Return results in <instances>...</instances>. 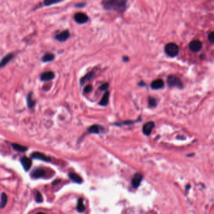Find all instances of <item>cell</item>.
Returning <instances> with one entry per match:
<instances>
[{
	"label": "cell",
	"mask_w": 214,
	"mask_h": 214,
	"mask_svg": "<svg viewBox=\"0 0 214 214\" xmlns=\"http://www.w3.org/2000/svg\"><path fill=\"white\" fill-rule=\"evenodd\" d=\"M102 6L106 10L114 11L118 13L125 12L127 1L125 0H104L101 3Z\"/></svg>",
	"instance_id": "6da1fadb"
},
{
	"label": "cell",
	"mask_w": 214,
	"mask_h": 214,
	"mask_svg": "<svg viewBox=\"0 0 214 214\" xmlns=\"http://www.w3.org/2000/svg\"><path fill=\"white\" fill-rule=\"evenodd\" d=\"M165 53L171 57H175L179 54V48L174 43H169L166 45L165 47Z\"/></svg>",
	"instance_id": "7a4b0ae2"
},
{
	"label": "cell",
	"mask_w": 214,
	"mask_h": 214,
	"mask_svg": "<svg viewBox=\"0 0 214 214\" xmlns=\"http://www.w3.org/2000/svg\"><path fill=\"white\" fill-rule=\"evenodd\" d=\"M167 83L170 87H177L182 89L183 84L181 81L175 75H170L167 78Z\"/></svg>",
	"instance_id": "3957f363"
},
{
	"label": "cell",
	"mask_w": 214,
	"mask_h": 214,
	"mask_svg": "<svg viewBox=\"0 0 214 214\" xmlns=\"http://www.w3.org/2000/svg\"><path fill=\"white\" fill-rule=\"evenodd\" d=\"M75 22L78 24H84L89 21L87 15L83 13H77L74 17Z\"/></svg>",
	"instance_id": "277c9868"
},
{
	"label": "cell",
	"mask_w": 214,
	"mask_h": 214,
	"mask_svg": "<svg viewBox=\"0 0 214 214\" xmlns=\"http://www.w3.org/2000/svg\"><path fill=\"white\" fill-rule=\"evenodd\" d=\"M70 35L69 31L68 30H66L56 35L55 39L60 42H64L70 38Z\"/></svg>",
	"instance_id": "5b68a950"
},
{
	"label": "cell",
	"mask_w": 214,
	"mask_h": 214,
	"mask_svg": "<svg viewBox=\"0 0 214 214\" xmlns=\"http://www.w3.org/2000/svg\"><path fill=\"white\" fill-rule=\"evenodd\" d=\"M189 48L193 52H197L202 48V43L199 40H193L189 44Z\"/></svg>",
	"instance_id": "8992f818"
},
{
	"label": "cell",
	"mask_w": 214,
	"mask_h": 214,
	"mask_svg": "<svg viewBox=\"0 0 214 214\" xmlns=\"http://www.w3.org/2000/svg\"><path fill=\"white\" fill-rule=\"evenodd\" d=\"M55 78V74L52 71H47L45 72L40 75V80L43 82H48V81L52 80Z\"/></svg>",
	"instance_id": "52a82bcc"
},
{
	"label": "cell",
	"mask_w": 214,
	"mask_h": 214,
	"mask_svg": "<svg viewBox=\"0 0 214 214\" xmlns=\"http://www.w3.org/2000/svg\"><path fill=\"white\" fill-rule=\"evenodd\" d=\"M104 131V128L101 125L99 124H94L90 126L87 129V131L91 134H98L100 133L101 132Z\"/></svg>",
	"instance_id": "ba28073f"
},
{
	"label": "cell",
	"mask_w": 214,
	"mask_h": 214,
	"mask_svg": "<svg viewBox=\"0 0 214 214\" xmlns=\"http://www.w3.org/2000/svg\"><path fill=\"white\" fill-rule=\"evenodd\" d=\"M142 180V175L140 173H137L134 175L132 179V186L134 188H137L140 185V183Z\"/></svg>",
	"instance_id": "9c48e42d"
},
{
	"label": "cell",
	"mask_w": 214,
	"mask_h": 214,
	"mask_svg": "<svg viewBox=\"0 0 214 214\" xmlns=\"http://www.w3.org/2000/svg\"><path fill=\"white\" fill-rule=\"evenodd\" d=\"M31 157H32V158L44 161H50V159L48 156H47L45 155L42 153L37 152V151L33 152V153L31 155Z\"/></svg>",
	"instance_id": "30bf717a"
},
{
	"label": "cell",
	"mask_w": 214,
	"mask_h": 214,
	"mask_svg": "<svg viewBox=\"0 0 214 214\" xmlns=\"http://www.w3.org/2000/svg\"><path fill=\"white\" fill-rule=\"evenodd\" d=\"M20 161H21V163L25 171H28L30 168H31L32 165V161L30 158H28V157H22Z\"/></svg>",
	"instance_id": "8fae6325"
},
{
	"label": "cell",
	"mask_w": 214,
	"mask_h": 214,
	"mask_svg": "<svg viewBox=\"0 0 214 214\" xmlns=\"http://www.w3.org/2000/svg\"><path fill=\"white\" fill-rule=\"evenodd\" d=\"M155 127V123L153 122L150 121L148 123H146L144 126L143 128H142V132H143L144 134L146 136H149Z\"/></svg>",
	"instance_id": "7c38bea8"
},
{
	"label": "cell",
	"mask_w": 214,
	"mask_h": 214,
	"mask_svg": "<svg viewBox=\"0 0 214 214\" xmlns=\"http://www.w3.org/2000/svg\"><path fill=\"white\" fill-rule=\"evenodd\" d=\"M95 75V73L94 71H91V72L85 74L84 77H81L80 79V84L81 86H83L86 82L93 79Z\"/></svg>",
	"instance_id": "4fadbf2b"
},
{
	"label": "cell",
	"mask_w": 214,
	"mask_h": 214,
	"mask_svg": "<svg viewBox=\"0 0 214 214\" xmlns=\"http://www.w3.org/2000/svg\"><path fill=\"white\" fill-rule=\"evenodd\" d=\"M45 175V170L42 168H40L33 170L31 173V176L33 178H42Z\"/></svg>",
	"instance_id": "5bb4252c"
},
{
	"label": "cell",
	"mask_w": 214,
	"mask_h": 214,
	"mask_svg": "<svg viewBox=\"0 0 214 214\" xmlns=\"http://www.w3.org/2000/svg\"><path fill=\"white\" fill-rule=\"evenodd\" d=\"M164 86V82L161 79H156L154 81H153L151 84V87L152 89L158 90L160 89L163 87Z\"/></svg>",
	"instance_id": "9a60e30c"
},
{
	"label": "cell",
	"mask_w": 214,
	"mask_h": 214,
	"mask_svg": "<svg viewBox=\"0 0 214 214\" xmlns=\"http://www.w3.org/2000/svg\"><path fill=\"white\" fill-rule=\"evenodd\" d=\"M110 96V92L107 91L104 93L103 98H101L100 102L99 103V105L101 106H108L109 103V99Z\"/></svg>",
	"instance_id": "2e32d148"
},
{
	"label": "cell",
	"mask_w": 214,
	"mask_h": 214,
	"mask_svg": "<svg viewBox=\"0 0 214 214\" xmlns=\"http://www.w3.org/2000/svg\"><path fill=\"white\" fill-rule=\"evenodd\" d=\"M13 58H14V54L12 53L8 54L5 55L4 57L1 59V63H0L1 67H3L4 66L6 65L8 63H9Z\"/></svg>",
	"instance_id": "e0dca14e"
},
{
	"label": "cell",
	"mask_w": 214,
	"mask_h": 214,
	"mask_svg": "<svg viewBox=\"0 0 214 214\" xmlns=\"http://www.w3.org/2000/svg\"><path fill=\"white\" fill-rule=\"evenodd\" d=\"M55 58V56L52 53H46L45 55H43V57H42V62L47 63V62H52L54 60Z\"/></svg>",
	"instance_id": "ac0fdd59"
},
{
	"label": "cell",
	"mask_w": 214,
	"mask_h": 214,
	"mask_svg": "<svg viewBox=\"0 0 214 214\" xmlns=\"http://www.w3.org/2000/svg\"><path fill=\"white\" fill-rule=\"evenodd\" d=\"M27 103L28 108L29 109H33L35 107V104H36V101H35V100L33 99L32 98V93H30L27 95Z\"/></svg>",
	"instance_id": "d6986e66"
},
{
	"label": "cell",
	"mask_w": 214,
	"mask_h": 214,
	"mask_svg": "<svg viewBox=\"0 0 214 214\" xmlns=\"http://www.w3.org/2000/svg\"><path fill=\"white\" fill-rule=\"evenodd\" d=\"M69 176L71 180L77 183H81L82 182V179L79 175L75 173H70L69 174Z\"/></svg>",
	"instance_id": "ffe728a7"
},
{
	"label": "cell",
	"mask_w": 214,
	"mask_h": 214,
	"mask_svg": "<svg viewBox=\"0 0 214 214\" xmlns=\"http://www.w3.org/2000/svg\"><path fill=\"white\" fill-rule=\"evenodd\" d=\"M77 210L80 213H83L85 211V207L84 205V200L82 198L79 199L77 205Z\"/></svg>",
	"instance_id": "44dd1931"
},
{
	"label": "cell",
	"mask_w": 214,
	"mask_h": 214,
	"mask_svg": "<svg viewBox=\"0 0 214 214\" xmlns=\"http://www.w3.org/2000/svg\"><path fill=\"white\" fill-rule=\"evenodd\" d=\"M12 146L13 147V149L18 151L25 152L27 150V147L22 146V145L17 144V143H13V144H12Z\"/></svg>",
	"instance_id": "7402d4cb"
},
{
	"label": "cell",
	"mask_w": 214,
	"mask_h": 214,
	"mask_svg": "<svg viewBox=\"0 0 214 214\" xmlns=\"http://www.w3.org/2000/svg\"><path fill=\"white\" fill-rule=\"evenodd\" d=\"M8 197L5 193H2L1 195V208H3L7 205Z\"/></svg>",
	"instance_id": "603a6c76"
},
{
	"label": "cell",
	"mask_w": 214,
	"mask_h": 214,
	"mask_svg": "<svg viewBox=\"0 0 214 214\" xmlns=\"http://www.w3.org/2000/svg\"><path fill=\"white\" fill-rule=\"evenodd\" d=\"M35 200L37 203H42L43 201V197L41 194V193L37 191L36 192V195H35Z\"/></svg>",
	"instance_id": "cb8c5ba5"
},
{
	"label": "cell",
	"mask_w": 214,
	"mask_h": 214,
	"mask_svg": "<svg viewBox=\"0 0 214 214\" xmlns=\"http://www.w3.org/2000/svg\"><path fill=\"white\" fill-rule=\"evenodd\" d=\"M135 122L136 121H125L123 122H121V123H116L114 124L117 126H119L121 125H129V124H134Z\"/></svg>",
	"instance_id": "d4e9b609"
},
{
	"label": "cell",
	"mask_w": 214,
	"mask_h": 214,
	"mask_svg": "<svg viewBox=\"0 0 214 214\" xmlns=\"http://www.w3.org/2000/svg\"><path fill=\"white\" fill-rule=\"evenodd\" d=\"M109 84L108 82H106L103 84V85H101L99 87V89L101 91L107 92L108 91V89H109Z\"/></svg>",
	"instance_id": "484cf974"
},
{
	"label": "cell",
	"mask_w": 214,
	"mask_h": 214,
	"mask_svg": "<svg viewBox=\"0 0 214 214\" xmlns=\"http://www.w3.org/2000/svg\"><path fill=\"white\" fill-rule=\"evenodd\" d=\"M60 2H61V1H50V0H46V1H44L43 4L45 6H50V5H52L54 4H57Z\"/></svg>",
	"instance_id": "4316f807"
},
{
	"label": "cell",
	"mask_w": 214,
	"mask_h": 214,
	"mask_svg": "<svg viewBox=\"0 0 214 214\" xmlns=\"http://www.w3.org/2000/svg\"><path fill=\"white\" fill-rule=\"evenodd\" d=\"M148 103H149V105L151 107H156L157 105V103L156 100L155 98H152V97H150L148 99Z\"/></svg>",
	"instance_id": "83f0119b"
},
{
	"label": "cell",
	"mask_w": 214,
	"mask_h": 214,
	"mask_svg": "<svg viewBox=\"0 0 214 214\" xmlns=\"http://www.w3.org/2000/svg\"><path fill=\"white\" fill-rule=\"evenodd\" d=\"M93 87L92 85H86L84 89V93H86V94H88V93H90L92 92V90H93Z\"/></svg>",
	"instance_id": "f1b7e54d"
},
{
	"label": "cell",
	"mask_w": 214,
	"mask_h": 214,
	"mask_svg": "<svg viewBox=\"0 0 214 214\" xmlns=\"http://www.w3.org/2000/svg\"><path fill=\"white\" fill-rule=\"evenodd\" d=\"M208 40H209V42H210L211 43H214V32H211L208 34Z\"/></svg>",
	"instance_id": "f546056e"
},
{
	"label": "cell",
	"mask_w": 214,
	"mask_h": 214,
	"mask_svg": "<svg viewBox=\"0 0 214 214\" xmlns=\"http://www.w3.org/2000/svg\"><path fill=\"white\" fill-rule=\"evenodd\" d=\"M86 5V3L83 2V3H77L75 4V7L78 8H84Z\"/></svg>",
	"instance_id": "4dcf8cb0"
},
{
	"label": "cell",
	"mask_w": 214,
	"mask_h": 214,
	"mask_svg": "<svg viewBox=\"0 0 214 214\" xmlns=\"http://www.w3.org/2000/svg\"><path fill=\"white\" fill-rule=\"evenodd\" d=\"M123 60L124 62H127L129 60V58L128 57V56H124V57H123Z\"/></svg>",
	"instance_id": "1f68e13d"
},
{
	"label": "cell",
	"mask_w": 214,
	"mask_h": 214,
	"mask_svg": "<svg viewBox=\"0 0 214 214\" xmlns=\"http://www.w3.org/2000/svg\"><path fill=\"white\" fill-rule=\"evenodd\" d=\"M37 214H45V213H42V212H40V213H38Z\"/></svg>",
	"instance_id": "d6a6232c"
}]
</instances>
